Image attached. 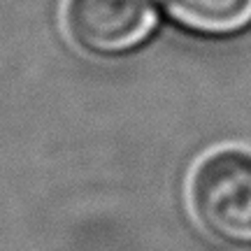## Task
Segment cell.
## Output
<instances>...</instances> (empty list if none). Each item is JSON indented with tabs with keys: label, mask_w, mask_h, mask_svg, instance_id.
Returning a JSON list of instances; mask_svg holds the SVG:
<instances>
[{
	"label": "cell",
	"mask_w": 251,
	"mask_h": 251,
	"mask_svg": "<svg viewBox=\"0 0 251 251\" xmlns=\"http://www.w3.org/2000/svg\"><path fill=\"white\" fill-rule=\"evenodd\" d=\"M63 24L72 42L93 56H121L158 28L153 0H65Z\"/></svg>",
	"instance_id": "obj_2"
},
{
	"label": "cell",
	"mask_w": 251,
	"mask_h": 251,
	"mask_svg": "<svg viewBox=\"0 0 251 251\" xmlns=\"http://www.w3.org/2000/svg\"><path fill=\"white\" fill-rule=\"evenodd\" d=\"M191 209L205 230L230 244H251V153L221 149L191 175Z\"/></svg>",
	"instance_id": "obj_1"
},
{
	"label": "cell",
	"mask_w": 251,
	"mask_h": 251,
	"mask_svg": "<svg viewBox=\"0 0 251 251\" xmlns=\"http://www.w3.org/2000/svg\"><path fill=\"white\" fill-rule=\"evenodd\" d=\"M177 26L200 35L226 37L251 26V0H158Z\"/></svg>",
	"instance_id": "obj_3"
}]
</instances>
